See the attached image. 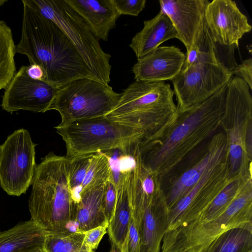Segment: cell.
I'll return each mask as SVG.
<instances>
[{
	"mask_svg": "<svg viewBox=\"0 0 252 252\" xmlns=\"http://www.w3.org/2000/svg\"><path fill=\"white\" fill-rule=\"evenodd\" d=\"M236 46H225L219 44L212 38L205 16L192 46L187 53L184 65L205 63L221 66L232 73L238 64L234 58Z\"/></svg>",
	"mask_w": 252,
	"mask_h": 252,
	"instance_id": "ffe728a7",
	"label": "cell"
},
{
	"mask_svg": "<svg viewBox=\"0 0 252 252\" xmlns=\"http://www.w3.org/2000/svg\"><path fill=\"white\" fill-rule=\"evenodd\" d=\"M162 252H193L183 244L177 229L168 231L163 237Z\"/></svg>",
	"mask_w": 252,
	"mask_h": 252,
	"instance_id": "4dcf8cb0",
	"label": "cell"
},
{
	"mask_svg": "<svg viewBox=\"0 0 252 252\" xmlns=\"http://www.w3.org/2000/svg\"><path fill=\"white\" fill-rule=\"evenodd\" d=\"M81 17L98 40L107 41L121 16L112 0H65Z\"/></svg>",
	"mask_w": 252,
	"mask_h": 252,
	"instance_id": "44dd1931",
	"label": "cell"
},
{
	"mask_svg": "<svg viewBox=\"0 0 252 252\" xmlns=\"http://www.w3.org/2000/svg\"><path fill=\"white\" fill-rule=\"evenodd\" d=\"M227 84L207 99L178 110L160 136L140 143L142 163L160 176L216 134L220 129Z\"/></svg>",
	"mask_w": 252,
	"mask_h": 252,
	"instance_id": "6da1fadb",
	"label": "cell"
},
{
	"mask_svg": "<svg viewBox=\"0 0 252 252\" xmlns=\"http://www.w3.org/2000/svg\"><path fill=\"white\" fill-rule=\"evenodd\" d=\"M243 227L252 229V177L245 179L231 204L208 221L177 228L185 247L197 252L220 233Z\"/></svg>",
	"mask_w": 252,
	"mask_h": 252,
	"instance_id": "8fae6325",
	"label": "cell"
},
{
	"mask_svg": "<svg viewBox=\"0 0 252 252\" xmlns=\"http://www.w3.org/2000/svg\"><path fill=\"white\" fill-rule=\"evenodd\" d=\"M197 252H252V229L243 227L229 229Z\"/></svg>",
	"mask_w": 252,
	"mask_h": 252,
	"instance_id": "d4e9b609",
	"label": "cell"
},
{
	"mask_svg": "<svg viewBox=\"0 0 252 252\" xmlns=\"http://www.w3.org/2000/svg\"><path fill=\"white\" fill-rule=\"evenodd\" d=\"M228 155L226 136L220 129L169 171L159 176L168 210L191 189L208 169Z\"/></svg>",
	"mask_w": 252,
	"mask_h": 252,
	"instance_id": "ba28073f",
	"label": "cell"
},
{
	"mask_svg": "<svg viewBox=\"0 0 252 252\" xmlns=\"http://www.w3.org/2000/svg\"><path fill=\"white\" fill-rule=\"evenodd\" d=\"M232 77L231 72L216 64L199 63L183 67L170 80L178 110L207 99L227 84Z\"/></svg>",
	"mask_w": 252,
	"mask_h": 252,
	"instance_id": "4fadbf2b",
	"label": "cell"
},
{
	"mask_svg": "<svg viewBox=\"0 0 252 252\" xmlns=\"http://www.w3.org/2000/svg\"><path fill=\"white\" fill-rule=\"evenodd\" d=\"M122 93L113 90L108 84L95 79H75L60 89L48 111H58L61 125L82 119L104 116L119 102Z\"/></svg>",
	"mask_w": 252,
	"mask_h": 252,
	"instance_id": "9c48e42d",
	"label": "cell"
},
{
	"mask_svg": "<svg viewBox=\"0 0 252 252\" xmlns=\"http://www.w3.org/2000/svg\"><path fill=\"white\" fill-rule=\"evenodd\" d=\"M116 190L115 183L109 181L104 185L103 205L106 221L108 222L112 218L116 205Z\"/></svg>",
	"mask_w": 252,
	"mask_h": 252,
	"instance_id": "1f68e13d",
	"label": "cell"
},
{
	"mask_svg": "<svg viewBox=\"0 0 252 252\" xmlns=\"http://www.w3.org/2000/svg\"><path fill=\"white\" fill-rule=\"evenodd\" d=\"M12 32L3 20L0 21V90L5 89L16 73V54Z\"/></svg>",
	"mask_w": 252,
	"mask_h": 252,
	"instance_id": "4316f807",
	"label": "cell"
},
{
	"mask_svg": "<svg viewBox=\"0 0 252 252\" xmlns=\"http://www.w3.org/2000/svg\"><path fill=\"white\" fill-rule=\"evenodd\" d=\"M7 1V0H0V6L3 5Z\"/></svg>",
	"mask_w": 252,
	"mask_h": 252,
	"instance_id": "74e56055",
	"label": "cell"
},
{
	"mask_svg": "<svg viewBox=\"0 0 252 252\" xmlns=\"http://www.w3.org/2000/svg\"><path fill=\"white\" fill-rule=\"evenodd\" d=\"M236 77L244 80L251 90L252 89V59L245 60L240 64H237L232 71Z\"/></svg>",
	"mask_w": 252,
	"mask_h": 252,
	"instance_id": "d590c367",
	"label": "cell"
},
{
	"mask_svg": "<svg viewBox=\"0 0 252 252\" xmlns=\"http://www.w3.org/2000/svg\"><path fill=\"white\" fill-rule=\"evenodd\" d=\"M232 178L228 155L208 169L191 189L168 210V231L185 227L194 220Z\"/></svg>",
	"mask_w": 252,
	"mask_h": 252,
	"instance_id": "7c38bea8",
	"label": "cell"
},
{
	"mask_svg": "<svg viewBox=\"0 0 252 252\" xmlns=\"http://www.w3.org/2000/svg\"><path fill=\"white\" fill-rule=\"evenodd\" d=\"M185 58V54L178 47L159 46L138 59L132 71L137 80H171L182 69Z\"/></svg>",
	"mask_w": 252,
	"mask_h": 252,
	"instance_id": "ac0fdd59",
	"label": "cell"
},
{
	"mask_svg": "<svg viewBox=\"0 0 252 252\" xmlns=\"http://www.w3.org/2000/svg\"><path fill=\"white\" fill-rule=\"evenodd\" d=\"M175 38H178V34L174 26L168 16L160 11L154 18L144 21L143 28L132 38L129 46L138 60Z\"/></svg>",
	"mask_w": 252,
	"mask_h": 252,
	"instance_id": "7402d4cb",
	"label": "cell"
},
{
	"mask_svg": "<svg viewBox=\"0 0 252 252\" xmlns=\"http://www.w3.org/2000/svg\"><path fill=\"white\" fill-rule=\"evenodd\" d=\"M44 252V251H42V252Z\"/></svg>",
	"mask_w": 252,
	"mask_h": 252,
	"instance_id": "60d3db41",
	"label": "cell"
},
{
	"mask_svg": "<svg viewBox=\"0 0 252 252\" xmlns=\"http://www.w3.org/2000/svg\"><path fill=\"white\" fill-rule=\"evenodd\" d=\"M68 162L51 152L36 166L29 208L31 220L45 232H67L74 221L77 205L68 183Z\"/></svg>",
	"mask_w": 252,
	"mask_h": 252,
	"instance_id": "3957f363",
	"label": "cell"
},
{
	"mask_svg": "<svg viewBox=\"0 0 252 252\" xmlns=\"http://www.w3.org/2000/svg\"><path fill=\"white\" fill-rule=\"evenodd\" d=\"M136 163L120 164V173L115 184L116 201L114 213L107 229L112 248L117 249L120 252H126V242L132 218L130 188Z\"/></svg>",
	"mask_w": 252,
	"mask_h": 252,
	"instance_id": "2e32d148",
	"label": "cell"
},
{
	"mask_svg": "<svg viewBox=\"0 0 252 252\" xmlns=\"http://www.w3.org/2000/svg\"><path fill=\"white\" fill-rule=\"evenodd\" d=\"M23 1L55 23L74 46L94 79L108 84L111 56L103 51L87 24L65 0Z\"/></svg>",
	"mask_w": 252,
	"mask_h": 252,
	"instance_id": "52a82bcc",
	"label": "cell"
},
{
	"mask_svg": "<svg viewBox=\"0 0 252 252\" xmlns=\"http://www.w3.org/2000/svg\"><path fill=\"white\" fill-rule=\"evenodd\" d=\"M209 2L207 0L159 1L160 11L170 19L177 32L178 39L184 44L187 52L192 46Z\"/></svg>",
	"mask_w": 252,
	"mask_h": 252,
	"instance_id": "e0dca14e",
	"label": "cell"
},
{
	"mask_svg": "<svg viewBox=\"0 0 252 252\" xmlns=\"http://www.w3.org/2000/svg\"><path fill=\"white\" fill-rule=\"evenodd\" d=\"M220 129L227 138L231 177L251 175L252 97L248 84L238 77L227 84Z\"/></svg>",
	"mask_w": 252,
	"mask_h": 252,
	"instance_id": "8992f818",
	"label": "cell"
},
{
	"mask_svg": "<svg viewBox=\"0 0 252 252\" xmlns=\"http://www.w3.org/2000/svg\"><path fill=\"white\" fill-rule=\"evenodd\" d=\"M94 154L68 158V183L71 197L77 205L80 200L81 187Z\"/></svg>",
	"mask_w": 252,
	"mask_h": 252,
	"instance_id": "f546056e",
	"label": "cell"
},
{
	"mask_svg": "<svg viewBox=\"0 0 252 252\" xmlns=\"http://www.w3.org/2000/svg\"></svg>",
	"mask_w": 252,
	"mask_h": 252,
	"instance_id": "b9f144b4",
	"label": "cell"
},
{
	"mask_svg": "<svg viewBox=\"0 0 252 252\" xmlns=\"http://www.w3.org/2000/svg\"><path fill=\"white\" fill-rule=\"evenodd\" d=\"M110 252H119L116 249H112V250Z\"/></svg>",
	"mask_w": 252,
	"mask_h": 252,
	"instance_id": "f35d334b",
	"label": "cell"
},
{
	"mask_svg": "<svg viewBox=\"0 0 252 252\" xmlns=\"http://www.w3.org/2000/svg\"><path fill=\"white\" fill-rule=\"evenodd\" d=\"M109 181L114 182L108 154L106 152L94 154L82 184L80 198L83 194Z\"/></svg>",
	"mask_w": 252,
	"mask_h": 252,
	"instance_id": "83f0119b",
	"label": "cell"
},
{
	"mask_svg": "<svg viewBox=\"0 0 252 252\" xmlns=\"http://www.w3.org/2000/svg\"><path fill=\"white\" fill-rule=\"evenodd\" d=\"M104 185L81 196L76 205L74 220L80 232H85L107 221L103 205Z\"/></svg>",
	"mask_w": 252,
	"mask_h": 252,
	"instance_id": "cb8c5ba5",
	"label": "cell"
},
{
	"mask_svg": "<svg viewBox=\"0 0 252 252\" xmlns=\"http://www.w3.org/2000/svg\"><path fill=\"white\" fill-rule=\"evenodd\" d=\"M204 16L212 38L220 45L238 47L239 40L252 30L247 17L231 0L209 2Z\"/></svg>",
	"mask_w": 252,
	"mask_h": 252,
	"instance_id": "9a60e30c",
	"label": "cell"
},
{
	"mask_svg": "<svg viewBox=\"0 0 252 252\" xmlns=\"http://www.w3.org/2000/svg\"><path fill=\"white\" fill-rule=\"evenodd\" d=\"M173 90L164 81L137 80L122 93L106 117L142 131L140 143L160 136L176 116Z\"/></svg>",
	"mask_w": 252,
	"mask_h": 252,
	"instance_id": "277c9868",
	"label": "cell"
},
{
	"mask_svg": "<svg viewBox=\"0 0 252 252\" xmlns=\"http://www.w3.org/2000/svg\"><path fill=\"white\" fill-rule=\"evenodd\" d=\"M108 222L84 232V242L92 250L96 249L106 232Z\"/></svg>",
	"mask_w": 252,
	"mask_h": 252,
	"instance_id": "836d02e7",
	"label": "cell"
},
{
	"mask_svg": "<svg viewBox=\"0 0 252 252\" xmlns=\"http://www.w3.org/2000/svg\"><path fill=\"white\" fill-rule=\"evenodd\" d=\"M249 177L252 176L238 175L233 177L209 206L194 220L189 224H198L208 221L224 212L239 193L245 179Z\"/></svg>",
	"mask_w": 252,
	"mask_h": 252,
	"instance_id": "484cf974",
	"label": "cell"
},
{
	"mask_svg": "<svg viewBox=\"0 0 252 252\" xmlns=\"http://www.w3.org/2000/svg\"><path fill=\"white\" fill-rule=\"evenodd\" d=\"M55 128L65 143L68 158L115 150L133 155L144 139L140 130L105 116L77 120Z\"/></svg>",
	"mask_w": 252,
	"mask_h": 252,
	"instance_id": "5b68a950",
	"label": "cell"
},
{
	"mask_svg": "<svg viewBox=\"0 0 252 252\" xmlns=\"http://www.w3.org/2000/svg\"><path fill=\"white\" fill-rule=\"evenodd\" d=\"M45 231L31 219L0 232V252H40Z\"/></svg>",
	"mask_w": 252,
	"mask_h": 252,
	"instance_id": "603a6c76",
	"label": "cell"
},
{
	"mask_svg": "<svg viewBox=\"0 0 252 252\" xmlns=\"http://www.w3.org/2000/svg\"><path fill=\"white\" fill-rule=\"evenodd\" d=\"M21 37L16 53L43 70L45 82L60 89L79 78L94 79L77 50L53 22L22 0Z\"/></svg>",
	"mask_w": 252,
	"mask_h": 252,
	"instance_id": "7a4b0ae2",
	"label": "cell"
},
{
	"mask_svg": "<svg viewBox=\"0 0 252 252\" xmlns=\"http://www.w3.org/2000/svg\"><path fill=\"white\" fill-rule=\"evenodd\" d=\"M36 145L24 128L15 130L0 145V186L9 195L19 196L32 185Z\"/></svg>",
	"mask_w": 252,
	"mask_h": 252,
	"instance_id": "30bf717a",
	"label": "cell"
},
{
	"mask_svg": "<svg viewBox=\"0 0 252 252\" xmlns=\"http://www.w3.org/2000/svg\"><path fill=\"white\" fill-rule=\"evenodd\" d=\"M120 156H123V155H120ZM126 156H127V155H126ZM132 157H133V156H132ZM119 157H120V156H119ZM118 161H119V159H118ZM118 168H119V167H118Z\"/></svg>",
	"mask_w": 252,
	"mask_h": 252,
	"instance_id": "ab89813d",
	"label": "cell"
},
{
	"mask_svg": "<svg viewBox=\"0 0 252 252\" xmlns=\"http://www.w3.org/2000/svg\"><path fill=\"white\" fill-rule=\"evenodd\" d=\"M120 15L137 16L144 9L146 0H112Z\"/></svg>",
	"mask_w": 252,
	"mask_h": 252,
	"instance_id": "d6a6232c",
	"label": "cell"
},
{
	"mask_svg": "<svg viewBox=\"0 0 252 252\" xmlns=\"http://www.w3.org/2000/svg\"><path fill=\"white\" fill-rule=\"evenodd\" d=\"M140 252H159L161 241L168 231V208L160 189L146 208L138 225Z\"/></svg>",
	"mask_w": 252,
	"mask_h": 252,
	"instance_id": "d6986e66",
	"label": "cell"
},
{
	"mask_svg": "<svg viewBox=\"0 0 252 252\" xmlns=\"http://www.w3.org/2000/svg\"><path fill=\"white\" fill-rule=\"evenodd\" d=\"M26 68L27 65L21 66L5 88L1 107L10 113L20 110L44 113L48 111L59 89L31 78Z\"/></svg>",
	"mask_w": 252,
	"mask_h": 252,
	"instance_id": "5bb4252c",
	"label": "cell"
},
{
	"mask_svg": "<svg viewBox=\"0 0 252 252\" xmlns=\"http://www.w3.org/2000/svg\"><path fill=\"white\" fill-rule=\"evenodd\" d=\"M26 71L31 78L45 82L44 71L39 65L35 64H30V65H27Z\"/></svg>",
	"mask_w": 252,
	"mask_h": 252,
	"instance_id": "8d00e7d4",
	"label": "cell"
},
{
	"mask_svg": "<svg viewBox=\"0 0 252 252\" xmlns=\"http://www.w3.org/2000/svg\"><path fill=\"white\" fill-rule=\"evenodd\" d=\"M126 252H140V235L138 226L132 217L126 242Z\"/></svg>",
	"mask_w": 252,
	"mask_h": 252,
	"instance_id": "e575fe53",
	"label": "cell"
},
{
	"mask_svg": "<svg viewBox=\"0 0 252 252\" xmlns=\"http://www.w3.org/2000/svg\"><path fill=\"white\" fill-rule=\"evenodd\" d=\"M84 232H45L44 252H94L84 243Z\"/></svg>",
	"mask_w": 252,
	"mask_h": 252,
	"instance_id": "f1b7e54d",
	"label": "cell"
}]
</instances>
